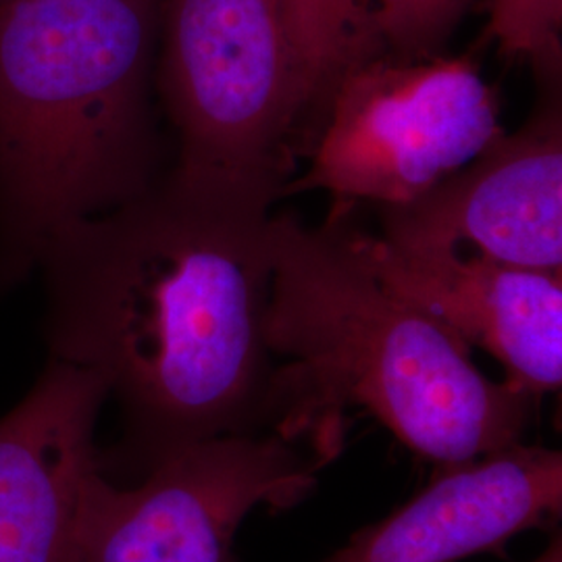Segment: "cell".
<instances>
[{"label": "cell", "instance_id": "cell-1", "mask_svg": "<svg viewBox=\"0 0 562 562\" xmlns=\"http://www.w3.org/2000/svg\"><path fill=\"white\" fill-rule=\"evenodd\" d=\"M38 269L48 359L101 378L120 406L132 469L271 425V213L169 176L65 229Z\"/></svg>", "mask_w": 562, "mask_h": 562}, {"label": "cell", "instance_id": "cell-2", "mask_svg": "<svg viewBox=\"0 0 562 562\" xmlns=\"http://www.w3.org/2000/svg\"><path fill=\"white\" fill-rule=\"evenodd\" d=\"M265 336L278 362L271 429L329 461L350 408L446 467L521 442L538 401L485 378L464 341L357 259L338 223L271 217Z\"/></svg>", "mask_w": 562, "mask_h": 562}, {"label": "cell", "instance_id": "cell-3", "mask_svg": "<svg viewBox=\"0 0 562 562\" xmlns=\"http://www.w3.org/2000/svg\"><path fill=\"white\" fill-rule=\"evenodd\" d=\"M161 0H0V288L157 183Z\"/></svg>", "mask_w": 562, "mask_h": 562}, {"label": "cell", "instance_id": "cell-4", "mask_svg": "<svg viewBox=\"0 0 562 562\" xmlns=\"http://www.w3.org/2000/svg\"><path fill=\"white\" fill-rule=\"evenodd\" d=\"M157 88L181 186L271 213L302 109L281 0H161Z\"/></svg>", "mask_w": 562, "mask_h": 562}, {"label": "cell", "instance_id": "cell-5", "mask_svg": "<svg viewBox=\"0 0 562 562\" xmlns=\"http://www.w3.org/2000/svg\"><path fill=\"white\" fill-rule=\"evenodd\" d=\"M322 109L308 169L283 194L322 190L334 209L417 201L504 134L498 94L471 57L375 55L350 67Z\"/></svg>", "mask_w": 562, "mask_h": 562}, {"label": "cell", "instance_id": "cell-6", "mask_svg": "<svg viewBox=\"0 0 562 562\" xmlns=\"http://www.w3.org/2000/svg\"><path fill=\"white\" fill-rule=\"evenodd\" d=\"M278 429L181 446L123 487L97 469L81 501V562H234L244 519L285 510L315 487L327 459Z\"/></svg>", "mask_w": 562, "mask_h": 562}, {"label": "cell", "instance_id": "cell-7", "mask_svg": "<svg viewBox=\"0 0 562 562\" xmlns=\"http://www.w3.org/2000/svg\"><path fill=\"white\" fill-rule=\"evenodd\" d=\"M383 240L404 248L473 246L525 269H562V121L548 90L529 121L417 201L383 206Z\"/></svg>", "mask_w": 562, "mask_h": 562}, {"label": "cell", "instance_id": "cell-8", "mask_svg": "<svg viewBox=\"0 0 562 562\" xmlns=\"http://www.w3.org/2000/svg\"><path fill=\"white\" fill-rule=\"evenodd\" d=\"M341 234L378 280L469 348L494 357L508 382L536 398L561 387V271L525 269L457 248H404L350 229Z\"/></svg>", "mask_w": 562, "mask_h": 562}, {"label": "cell", "instance_id": "cell-9", "mask_svg": "<svg viewBox=\"0 0 562 562\" xmlns=\"http://www.w3.org/2000/svg\"><path fill=\"white\" fill-rule=\"evenodd\" d=\"M106 401L99 375L48 359L0 417V562H81V501L102 469L94 427Z\"/></svg>", "mask_w": 562, "mask_h": 562}, {"label": "cell", "instance_id": "cell-10", "mask_svg": "<svg viewBox=\"0 0 562 562\" xmlns=\"http://www.w3.org/2000/svg\"><path fill=\"white\" fill-rule=\"evenodd\" d=\"M562 513V454L513 443L438 467L415 498L359 529L323 562H461L498 552Z\"/></svg>", "mask_w": 562, "mask_h": 562}, {"label": "cell", "instance_id": "cell-11", "mask_svg": "<svg viewBox=\"0 0 562 562\" xmlns=\"http://www.w3.org/2000/svg\"><path fill=\"white\" fill-rule=\"evenodd\" d=\"M302 117L319 109L334 83L362 60L382 55L380 0H281Z\"/></svg>", "mask_w": 562, "mask_h": 562}, {"label": "cell", "instance_id": "cell-12", "mask_svg": "<svg viewBox=\"0 0 562 562\" xmlns=\"http://www.w3.org/2000/svg\"><path fill=\"white\" fill-rule=\"evenodd\" d=\"M562 0H492L490 34L508 57L533 63L543 83L559 80Z\"/></svg>", "mask_w": 562, "mask_h": 562}, {"label": "cell", "instance_id": "cell-13", "mask_svg": "<svg viewBox=\"0 0 562 562\" xmlns=\"http://www.w3.org/2000/svg\"><path fill=\"white\" fill-rule=\"evenodd\" d=\"M459 7L461 0H380L383 46L401 59H427L450 34Z\"/></svg>", "mask_w": 562, "mask_h": 562}, {"label": "cell", "instance_id": "cell-14", "mask_svg": "<svg viewBox=\"0 0 562 562\" xmlns=\"http://www.w3.org/2000/svg\"><path fill=\"white\" fill-rule=\"evenodd\" d=\"M531 562H562L561 533H557V536L550 540L548 548L543 550L542 554Z\"/></svg>", "mask_w": 562, "mask_h": 562}]
</instances>
